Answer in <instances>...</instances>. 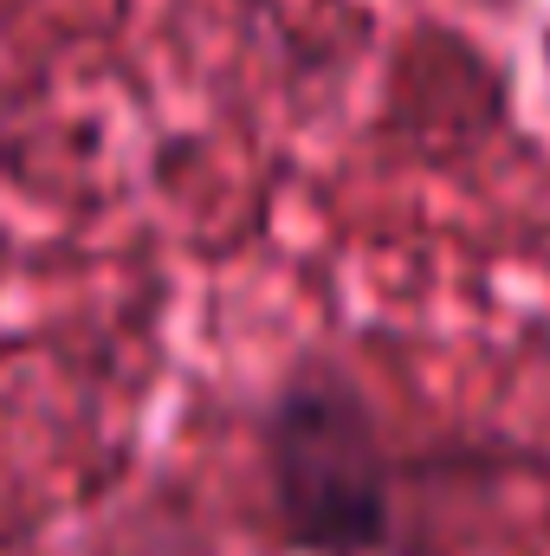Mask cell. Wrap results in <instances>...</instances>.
<instances>
[{"label":"cell","mask_w":550,"mask_h":556,"mask_svg":"<svg viewBox=\"0 0 550 556\" xmlns=\"http://www.w3.org/2000/svg\"><path fill=\"white\" fill-rule=\"evenodd\" d=\"M260 472L291 556H383L396 538V453L363 382L298 363L260 408Z\"/></svg>","instance_id":"6da1fadb"}]
</instances>
